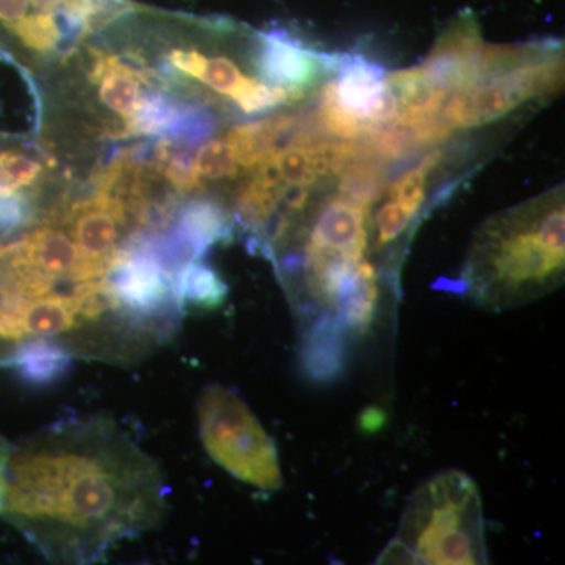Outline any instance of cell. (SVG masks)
<instances>
[{
	"mask_svg": "<svg viewBox=\"0 0 565 565\" xmlns=\"http://www.w3.org/2000/svg\"><path fill=\"white\" fill-rule=\"evenodd\" d=\"M487 44L475 18H459L435 43L419 66L423 76L438 90L456 93L484 74Z\"/></svg>",
	"mask_w": 565,
	"mask_h": 565,
	"instance_id": "cell-8",
	"label": "cell"
},
{
	"mask_svg": "<svg viewBox=\"0 0 565 565\" xmlns=\"http://www.w3.org/2000/svg\"><path fill=\"white\" fill-rule=\"evenodd\" d=\"M43 166L17 150L0 151V182L10 192H22L40 181Z\"/></svg>",
	"mask_w": 565,
	"mask_h": 565,
	"instance_id": "cell-19",
	"label": "cell"
},
{
	"mask_svg": "<svg viewBox=\"0 0 565 565\" xmlns=\"http://www.w3.org/2000/svg\"><path fill=\"white\" fill-rule=\"evenodd\" d=\"M111 310L129 321H152L178 307L174 275L145 253L118 248L117 256L102 277Z\"/></svg>",
	"mask_w": 565,
	"mask_h": 565,
	"instance_id": "cell-7",
	"label": "cell"
},
{
	"mask_svg": "<svg viewBox=\"0 0 565 565\" xmlns=\"http://www.w3.org/2000/svg\"><path fill=\"white\" fill-rule=\"evenodd\" d=\"M169 233L185 262H192L230 233L228 218L217 203L193 199L180 206Z\"/></svg>",
	"mask_w": 565,
	"mask_h": 565,
	"instance_id": "cell-13",
	"label": "cell"
},
{
	"mask_svg": "<svg viewBox=\"0 0 565 565\" xmlns=\"http://www.w3.org/2000/svg\"><path fill=\"white\" fill-rule=\"evenodd\" d=\"M248 77L241 73L236 63L223 55L204 58L202 73L199 76V81L203 82L212 92L221 93L230 98L243 87Z\"/></svg>",
	"mask_w": 565,
	"mask_h": 565,
	"instance_id": "cell-23",
	"label": "cell"
},
{
	"mask_svg": "<svg viewBox=\"0 0 565 565\" xmlns=\"http://www.w3.org/2000/svg\"><path fill=\"white\" fill-rule=\"evenodd\" d=\"M563 58L548 47L534 46L520 61L490 71L481 79L456 92L441 110L452 129L479 128L511 114L535 96L557 92L563 82Z\"/></svg>",
	"mask_w": 565,
	"mask_h": 565,
	"instance_id": "cell-5",
	"label": "cell"
},
{
	"mask_svg": "<svg viewBox=\"0 0 565 565\" xmlns=\"http://www.w3.org/2000/svg\"><path fill=\"white\" fill-rule=\"evenodd\" d=\"M255 66L263 82L285 88L292 102H297L319 79L327 65L321 55L305 47L300 41L285 32H269L259 35Z\"/></svg>",
	"mask_w": 565,
	"mask_h": 565,
	"instance_id": "cell-12",
	"label": "cell"
},
{
	"mask_svg": "<svg viewBox=\"0 0 565 565\" xmlns=\"http://www.w3.org/2000/svg\"><path fill=\"white\" fill-rule=\"evenodd\" d=\"M79 288L74 294H46L32 299H0V340L54 337L73 330L77 323L85 321Z\"/></svg>",
	"mask_w": 565,
	"mask_h": 565,
	"instance_id": "cell-9",
	"label": "cell"
},
{
	"mask_svg": "<svg viewBox=\"0 0 565 565\" xmlns=\"http://www.w3.org/2000/svg\"><path fill=\"white\" fill-rule=\"evenodd\" d=\"M31 218V206L22 192H0V233H11Z\"/></svg>",
	"mask_w": 565,
	"mask_h": 565,
	"instance_id": "cell-25",
	"label": "cell"
},
{
	"mask_svg": "<svg viewBox=\"0 0 565 565\" xmlns=\"http://www.w3.org/2000/svg\"><path fill=\"white\" fill-rule=\"evenodd\" d=\"M397 114L396 98L384 70L362 57L338 65L337 79L323 87L322 125L343 139L370 136Z\"/></svg>",
	"mask_w": 565,
	"mask_h": 565,
	"instance_id": "cell-6",
	"label": "cell"
},
{
	"mask_svg": "<svg viewBox=\"0 0 565 565\" xmlns=\"http://www.w3.org/2000/svg\"><path fill=\"white\" fill-rule=\"evenodd\" d=\"M204 58H206V55L200 54V52L195 50H172L170 51L169 57H167V62H169L174 70L184 74V76L199 79Z\"/></svg>",
	"mask_w": 565,
	"mask_h": 565,
	"instance_id": "cell-26",
	"label": "cell"
},
{
	"mask_svg": "<svg viewBox=\"0 0 565 565\" xmlns=\"http://www.w3.org/2000/svg\"><path fill=\"white\" fill-rule=\"evenodd\" d=\"M384 423L385 414L377 407L367 408V411L363 412L362 416H360V427L367 434L377 433V430L382 429Z\"/></svg>",
	"mask_w": 565,
	"mask_h": 565,
	"instance_id": "cell-28",
	"label": "cell"
},
{
	"mask_svg": "<svg viewBox=\"0 0 565 565\" xmlns=\"http://www.w3.org/2000/svg\"><path fill=\"white\" fill-rule=\"evenodd\" d=\"M563 195L523 204L482 226L465 267L476 303L504 311L553 291L564 277Z\"/></svg>",
	"mask_w": 565,
	"mask_h": 565,
	"instance_id": "cell-2",
	"label": "cell"
},
{
	"mask_svg": "<svg viewBox=\"0 0 565 565\" xmlns=\"http://www.w3.org/2000/svg\"><path fill=\"white\" fill-rule=\"evenodd\" d=\"M166 511L158 463L110 419L62 423L11 451L2 512L52 563H96Z\"/></svg>",
	"mask_w": 565,
	"mask_h": 565,
	"instance_id": "cell-1",
	"label": "cell"
},
{
	"mask_svg": "<svg viewBox=\"0 0 565 565\" xmlns=\"http://www.w3.org/2000/svg\"><path fill=\"white\" fill-rule=\"evenodd\" d=\"M182 107L184 104L174 102L172 96L158 88L141 93L131 117L125 120L126 139L139 136L162 137L177 120Z\"/></svg>",
	"mask_w": 565,
	"mask_h": 565,
	"instance_id": "cell-16",
	"label": "cell"
},
{
	"mask_svg": "<svg viewBox=\"0 0 565 565\" xmlns=\"http://www.w3.org/2000/svg\"><path fill=\"white\" fill-rule=\"evenodd\" d=\"M99 98L122 118L131 117L134 107L140 98V82L125 73L107 70L99 77Z\"/></svg>",
	"mask_w": 565,
	"mask_h": 565,
	"instance_id": "cell-18",
	"label": "cell"
},
{
	"mask_svg": "<svg viewBox=\"0 0 565 565\" xmlns=\"http://www.w3.org/2000/svg\"><path fill=\"white\" fill-rule=\"evenodd\" d=\"M384 563H486L481 493L463 471H444L419 487L405 509Z\"/></svg>",
	"mask_w": 565,
	"mask_h": 565,
	"instance_id": "cell-3",
	"label": "cell"
},
{
	"mask_svg": "<svg viewBox=\"0 0 565 565\" xmlns=\"http://www.w3.org/2000/svg\"><path fill=\"white\" fill-rule=\"evenodd\" d=\"M71 234L84 259L87 280H98L109 270L118 252L121 226L128 223L120 199L99 200L70 215Z\"/></svg>",
	"mask_w": 565,
	"mask_h": 565,
	"instance_id": "cell-10",
	"label": "cell"
},
{
	"mask_svg": "<svg viewBox=\"0 0 565 565\" xmlns=\"http://www.w3.org/2000/svg\"><path fill=\"white\" fill-rule=\"evenodd\" d=\"M414 218V215L408 214L396 200L390 199L377 211L373 225H371L375 234V245L385 247V245L396 243L407 232Z\"/></svg>",
	"mask_w": 565,
	"mask_h": 565,
	"instance_id": "cell-24",
	"label": "cell"
},
{
	"mask_svg": "<svg viewBox=\"0 0 565 565\" xmlns=\"http://www.w3.org/2000/svg\"><path fill=\"white\" fill-rule=\"evenodd\" d=\"M370 239L367 207L341 195L323 204L308 236L307 258L363 259Z\"/></svg>",
	"mask_w": 565,
	"mask_h": 565,
	"instance_id": "cell-11",
	"label": "cell"
},
{
	"mask_svg": "<svg viewBox=\"0 0 565 565\" xmlns=\"http://www.w3.org/2000/svg\"><path fill=\"white\" fill-rule=\"evenodd\" d=\"M228 288L212 267L192 259L174 274V296L178 307L217 308L225 300Z\"/></svg>",
	"mask_w": 565,
	"mask_h": 565,
	"instance_id": "cell-15",
	"label": "cell"
},
{
	"mask_svg": "<svg viewBox=\"0 0 565 565\" xmlns=\"http://www.w3.org/2000/svg\"><path fill=\"white\" fill-rule=\"evenodd\" d=\"M10 364L25 384L47 385L68 371L71 356L61 345L35 338L14 351Z\"/></svg>",
	"mask_w": 565,
	"mask_h": 565,
	"instance_id": "cell-14",
	"label": "cell"
},
{
	"mask_svg": "<svg viewBox=\"0 0 565 565\" xmlns=\"http://www.w3.org/2000/svg\"><path fill=\"white\" fill-rule=\"evenodd\" d=\"M434 166L435 158H427L422 166L394 182L392 191H390V199L396 200L414 217L422 211L424 196H426L427 178H429Z\"/></svg>",
	"mask_w": 565,
	"mask_h": 565,
	"instance_id": "cell-21",
	"label": "cell"
},
{
	"mask_svg": "<svg viewBox=\"0 0 565 565\" xmlns=\"http://www.w3.org/2000/svg\"><path fill=\"white\" fill-rule=\"evenodd\" d=\"M196 172L206 180H225L236 177L239 162L228 137L204 143L195 156Z\"/></svg>",
	"mask_w": 565,
	"mask_h": 565,
	"instance_id": "cell-17",
	"label": "cell"
},
{
	"mask_svg": "<svg viewBox=\"0 0 565 565\" xmlns=\"http://www.w3.org/2000/svg\"><path fill=\"white\" fill-rule=\"evenodd\" d=\"M196 407L204 449L215 463L264 492L280 489V459L274 440L233 390L207 385Z\"/></svg>",
	"mask_w": 565,
	"mask_h": 565,
	"instance_id": "cell-4",
	"label": "cell"
},
{
	"mask_svg": "<svg viewBox=\"0 0 565 565\" xmlns=\"http://www.w3.org/2000/svg\"><path fill=\"white\" fill-rule=\"evenodd\" d=\"M161 172L180 195L202 189V180L196 172L195 158L191 148L174 145L169 158L162 163Z\"/></svg>",
	"mask_w": 565,
	"mask_h": 565,
	"instance_id": "cell-22",
	"label": "cell"
},
{
	"mask_svg": "<svg viewBox=\"0 0 565 565\" xmlns=\"http://www.w3.org/2000/svg\"><path fill=\"white\" fill-rule=\"evenodd\" d=\"M13 33L29 50L39 52L54 51L61 40L54 11H35L29 14L13 29Z\"/></svg>",
	"mask_w": 565,
	"mask_h": 565,
	"instance_id": "cell-20",
	"label": "cell"
},
{
	"mask_svg": "<svg viewBox=\"0 0 565 565\" xmlns=\"http://www.w3.org/2000/svg\"><path fill=\"white\" fill-rule=\"evenodd\" d=\"M11 451L13 449L7 438L0 435V512H2L3 500H6L7 470H9Z\"/></svg>",
	"mask_w": 565,
	"mask_h": 565,
	"instance_id": "cell-27",
	"label": "cell"
}]
</instances>
